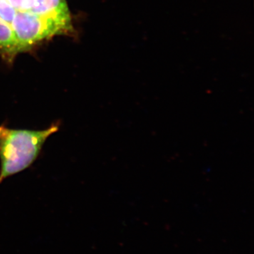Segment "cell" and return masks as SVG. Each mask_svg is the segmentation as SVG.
Masks as SVG:
<instances>
[{"label":"cell","mask_w":254,"mask_h":254,"mask_svg":"<svg viewBox=\"0 0 254 254\" xmlns=\"http://www.w3.org/2000/svg\"><path fill=\"white\" fill-rule=\"evenodd\" d=\"M56 121L42 130L19 129L0 125V184L36 162L48 138L59 131Z\"/></svg>","instance_id":"6da1fadb"},{"label":"cell","mask_w":254,"mask_h":254,"mask_svg":"<svg viewBox=\"0 0 254 254\" xmlns=\"http://www.w3.org/2000/svg\"><path fill=\"white\" fill-rule=\"evenodd\" d=\"M11 27L23 50L55 35L72 31L68 20L35 14L31 11H17Z\"/></svg>","instance_id":"7a4b0ae2"},{"label":"cell","mask_w":254,"mask_h":254,"mask_svg":"<svg viewBox=\"0 0 254 254\" xmlns=\"http://www.w3.org/2000/svg\"><path fill=\"white\" fill-rule=\"evenodd\" d=\"M31 11L37 14L71 21L66 0H36Z\"/></svg>","instance_id":"3957f363"},{"label":"cell","mask_w":254,"mask_h":254,"mask_svg":"<svg viewBox=\"0 0 254 254\" xmlns=\"http://www.w3.org/2000/svg\"><path fill=\"white\" fill-rule=\"evenodd\" d=\"M0 51L6 57V59L11 60L19 52L23 51L20 46L17 38L15 36L14 30L0 18Z\"/></svg>","instance_id":"277c9868"},{"label":"cell","mask_w":254,"mask_h":254,"mask_svg":"<svg viewBox=\"0 0 254 254\" xmlns=\"http://www.w3.org/2000/svg\"><path fill=\"white\" fill-rule=\"evenodd\" d=\"M17 10L7 0H0V18L11 26Z\"/></svg>","instance_id":"5b68a950"},{"label":"cell","mask_w":254,"mask_h":254,"mask_svg":"<svg viewBox=\"0 0 254 254\" xmlns=\"http://www.w3.org/2000/svg\"><path fill=\"white\" fill-rule=\"evenodd\" d=\"M17 11H31L36 0H7Z\"/></svg>","instance_id":"8992f818"}]
</instances>
